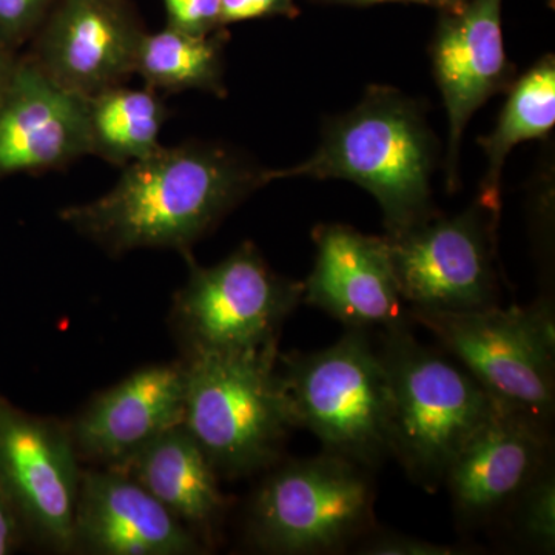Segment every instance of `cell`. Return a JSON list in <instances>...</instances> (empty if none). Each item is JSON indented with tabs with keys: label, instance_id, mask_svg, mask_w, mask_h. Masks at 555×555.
<instances>
[{
	"label": "cell",
	"instance_id": "6da1fadb",
	"mask_svg": "<svg viewBox=\"0 0 555 555\" xmlns=\"http://www.w3.org/2000/svg\"><path fill=\"white\" fill-rule=\"evenodd\" d=\"M122 169L101 198L60 211L65 224L112 255L137 248L188 254L241 201L269 184L268 169L214 142L160 145Z\"/></svg>",
	"mask_w": 555,
	"mask_h": 555
},
{
	"label": "cell",
	"instance_id": "7a4b0ae2",
	"mask_svg": "<svg viewBox=\"0 0 555 555\" xmlns=\"http://www.w3.org/2000/svg\"><path fill=\"white\" fill-rule=\"evenodd\" d=\"M438 142L420 102L387 86H371L356 107L324 124L315 153L276 179H346L382 207L386 235L436 214L433 175Z\"/></svg>",
	"mask_w": 555,
	"mask_h": 555
},
{
	"label": "cell",
	"instance_id": "3957f363",
	"mask_svg": "<svg viewBox=\"0 0 555 555\" xmlns=\"http://www.w3.org/2000/svg\"><path fill=\"white\" fill-rule=\"evenodd\" d=\"M411 326L379 335L390 389V456L433 491L499 404L462 364L422 345Z\"/></svg>",
	"mask_w": 555,
	"mask_h": 555
},
{
	"label": "cell",
	"instance_id": "277c9868",
	"mask_svg": "<svg viewBox=\"0 0 555 555\" xmlns=\"http://www.w3.org/2000/svg\"><path fill=\"white\" fill-rule=\"evenodd\" d=\"M280 349L184 356L182 425L218 474L270 469L295 429L278 372Z\"/></svg>",
	"mask_w": 555,
	"mask_h": 555
},
{
	"label": "cell",
	"instance_id": "5b68a950",
	"mask_svg": "<svg viewBox=\"0 0 555 555\" xmlns=\"http://www.w3.org/2000/svg\"><path fill=\"white\" fill-rule=\"evenodd\" d=\"M295 427L324 452L377 469L390 456V389L378 346L363 328H347L327 349L278 357Z\"/></svg>",
	"mask_w": 555,
	"mask_h": 555
},
{
	"label": "cell",
	"instance_id": "8992f818",
	"mask_svg": "<svg viewBox=\"0 0 555 555\" xmlns=\"http://www.w3.org/2000/svg\"><path fill=\"white\" fill-rule=\"evenodd\" d=\"M272 467L248 509V537L258 550L343 553L377 528L375 486L367 467L324 451Z\"/></svg>",
	"mask_w": 555,
	"mask_h": 555
},
{
	"label": "cell",
	"instance_id": "52a82bcc",
	"mask_svg": "<svg viewBox=\"0 0 555 555\" xmlns=\"http://www.w3.org/2000/svg\"><path fill=\"white\" fill-rule=\"evenodd\" d=\"M499 406L551 426L555 408V317L550 299L529 308L409 309Z\"/></svg>",
	"mask_w": 555,
	"mask_h": 555
},
{
	"label": "cell",
	"instance_id": "ba28073f",
	"mask_svg": "<svg viewBox=\"0 0 555 555\" xmlns=\"http://www.w3.org/2000/svg\"><path fill=\"white\" fill-rule=\"evenodd\" d=\"M184 258L188 281L171 308L184 356L278 346L284 321L302 301V283L278 275L248 241L210 268L199 266L190 251Z\"/></svg>",
	"mask_w": 555,
	"mask_h": 555
},
{
	"label": "cell",
	"instance_id": "9c48e42d",
	"mask_svg": "<svg viewBox=\"0 0 555 555\" xmlns=\"http://www.w3.org/2000/svg\"><path fill=\"white\" fill-rule=\"evenodd\" d=\"M499 211L480 201L460 214L430 215L385 235L409 309L478 310L496 306Z\"/></svg>",
	"mask_w": 555,
	"mask_h": 555
},
{
	"label": "cell",
	"instance_id": "30bf717a",
	"mask_svg": "<svg viewBox=\"0 0 555 555\" xmlns=\"http://www.w3.org/2000/svg\"><path fill=\"white\" fill-rule=\"evenodd\" d=\"M79 455L69 426L14 408L0 396V491L51 550L73 551Z\"/></svg>",
	"mask_w": 555,
	"mask_h": 555
},
{
	"label": "cell",
	"instance_id": "8fae6325",
	"mask_svg": "<svg viewBox=\"0 0 555 555\" xmlns=\"http://www.w3.org/2000/svg\"><path fill=\"white\" fill-rule=\"evenodd\" d=\"M503 0H467L441 13L430 42L434 78L448 115L447 189H459L460 149L467 122L481 105L516 80L502 28Z\"/></svg>",
	"mask_w": 555,
	"mask_h": 555
},
{
	"label": "cell",
	"instance_id": "7c38bea8",
	"mask_svg": "<svg viewBox=\"0 0 555 555\" xmlns=\"http://www.w3.org/2000/svg\"><path fill=\"white\" fill-rule=\"evenodd\" d=\"M550 426L499 406L449 466L443 485L460 528L500 521L532 478L551 463Z\"/></svg>",
	"mask_w": 555,
	"mask_h": 555
},
{
	"label": "cell",
	"instance_id": "4fadbf2b",
	"mask_svg": "<svg viewBox=\"0 0 555 555\" xmlns=\"http://www.w3.org/2000/svg\"><path fill=\"white\" fill-rule=\"evenodd\" d=\"M144 33L127 0H56L31 60L65 89L89 98L134 75Z\"/></svg>",
	"mask_w": 555,
	"mask_h": 555
},
{
	"label": "cell",
	"instance_id": "5bb4252c",
	"mask_svg": "<svg viewBox=\"0 0 555 555\" xmlns=\"http://www.w3.org/2000/svg\"><path fill=\"white\" fill-rule=\"evenodd\" d=\"M315 264L302 283V301L337 318L347 328H389L412 323L398 288L385 236L346 224L312 230Z\"/></svg>",
	"mask_w": 555,
	"mask_h": 555
},
{
	"label": "cell",
	"instance_id": "9a60e30c",
	"mask_svg": "<svg viewBox=\"0 0 555 555\" xmlns=\"http://www.w3.org/2000/svg\"><path fill=\"white\" fill-rule=\"evenodd\" d=\"M90 155L86 98L35 61L16 62L0 89V177L64 169Z\"/></svg>",
	"mask_w": 555,
	"mask_h": 555
},
{
	"label": "cell",
	"instance_id": "2e32d148",
	"mask_svg": "<svg viewBox=\"0 0 555 555\" xmlns=\"http://www.w3.org/2000/svg\"><path fill=\"white\" fill-rule=\"evenodd\" d=\"M73 551L98 555H192L198 535L126 474L80 473Z\"/></svg>",
	"mask_w": 555,
	"mask_h": 555
},
{
	"label": "cell",
	"instance_id": "e0dca14e",
	"mask_svg": "<svg viewBox=\"0 0 555 555\" xmlns=\"http://www.w3.org/2000/svg\"><path fill=\"white\" fill-rule=\"evenodd\" d=\"M185 369L156 364L100 393L69 426L79 459L116 469L184 422Z\"/></svg>",
	"mask_w": 555,
	"mask_h": 555
},
{
	"label": "cell",
	"instance_id": "ac0fdd59",
	"mask_svg": "<svg viewBox=\"0 0 555 555\" xmlns=\"http://www.w3.org/2000/svg\"><path fill=\"white\" fill-rule=\"evenodd\" d=\"M196 535H210L225 513L218 473L198 441L178 425L116 467Z\"/></svg>",
	"mask_w": 555,
	"mask_h": 555
},
{
	"label": "cell",
	"instance_id": "d6986e66",
	"mask_svg": "<svg viewBox=\"0 0 555 555\" xmlns=\"http://www.w3.org/2000/svg\"><path fill=\"white\" fill-rule=\"evenodd\" d=\"M555 124V57L546 54L507 90L495 129L478 139L486 171L478 201L502 214V175L507 155L520 142L543 138Z\"/></svg>",
	"mask_w": 555,
	"mask_h": 555
},
{
	"label": "cell",
	"instance_id": "ffe728a7",
	"mask_svg": "<svg viewBox=\"0 0 555 555\" xmlns=\"http://www.w3.org/2000/svg\"><path fill=\"white\" fill-rule=\"evenodd\" d=\"M86 115L90 155L126 167L160 147L169 108L158 91L122 83L86 98Z\"/></svg>",
	"mask_w": 555,
	"mask_h": 555
},
{
	"label": "cell",
	"instance_id": "44dd1931",
	"mask_svg": "<svg viewBox=\"0 0 555 555\" xmlns=\"http://www.w3.org/2000/svg\"><path fill=\"white\" fill-rule=\"evenodd\" d=\"M225 28L210 35H192L167 27L144 33L139 43L134 73L145 87L158 93L207 91L218 98L228 96L224 82Z\"/></svg>",
	"mask_w": 555,
	"mask_h": 555
},
{
	"label": "cell",
	"instance_id": "7402d4cb",
	"mask_svg": "<svg viewBox=\"0 0 555 555\" xmlns=\"http://www.w3.org/2000/svg\"><path fill=\"white\" fill-rule=\"evenodd\" d=\"M500 520H509L514 539L540 554L555 550V474L547 463Z\"/></svg>",
	"mask_w": 555,
	"mask_h": 555
},
{
	"label": "cell",
	"instance_id": "603a6c76",
	"mask_svg": "<svg viewBox=\"0 0 555 555\" xmlns=\"http://www.w3.org/2000/svg\"><path fill=\"white\" fill-rule=\"evenodd\" d=\"M353 550L364 555H455L466 554V547L443 545L429 540L398 534V532L374 531L360 540Z\"/></svg>",
	"mask_w": 555,
	"mask_h": 555
},
{
	"label": "cell",
	"instance_id": "cb8c5ba5",
	"mask_svg": "<svg viewBox=\"0 0 555 555\" xmlns=\"http://www.w3.org/2000/svg\"><path fill=\"white\" fill-rule=\"evenodd\" d=\"M56 0H0V39L16 46L38 30Z\"/></svg>",
	"mask_w": 555,
	"mask_h": 555
},
{
	"label": "cell",
	"instance_id": "d4e9b609",
	"mask_svg": "<svg viewBox=\"0 0 555 555\" xmlns=\"http://www.w3.org/2000/svg\"><path fill=\"white\" fill-rule=\"evenodd\" d=\"M166 7L167 27L210 35L225 28L221 25V0H163Z\"/></svg>",
	"mask_w": 555,
	"mask_h": 555
},
{
	"label": "cell",
	"instance_id": "484cf974",
	"mask_svg": "<svg viewBox=\"0 0 555 555\" xmlns=\"http://www.w3.org/2000/svg\"><path fill=\"white\" fill-rule=\"evenodd\" d=\"M295 0H221V25L268 20V17H297Z\"/></svg>",
	"mask_w": 555,
	"mask_h": 555
},
{
	"label": "cell",
	"instance_id": "4316f807",
	"mask_svg": "<svg viewBox=\"0 0 555 555\" xmlns=\"http://www.w3.org/2000/svg\"><path fill=\"white\" fill-rule=\"evenodd\" d=\"M14 516L5 496L0 491V555L10 553L14 543Z\"/></svg>",
	"mask_w": 555,
	"mask_h": 555
},
{
	"label": "cell",
	"instance_id": "83f0119b",
	"mask_svg": "<svg viewBox=\"0 0 555 555\" xmlns=\"http://www.w3.org/2000/svg\"><path fill=\"white\" fill-rule=\"evenodd\" d=\"M9 43L0 39V89H2L7 79L10 78L11 72H13L14 65H16V61L11 57Z\"/></svg>",
	"mask_w": 555,
	"mask_h": 555
},
{
	"label": "cell",
	"instance_id": "f1b7e54d",
	"mask_svg": "<svg viewBox=\"0 0 555 555\" xmlns=\"http://www.w3.org/2000/svg\"><path fill=\"white\" fill-rule=\"evenodd\" d=\"M467 0H422V5L434 7L441 13H456L465 7Z\"/></svg>",
	"mask_w": 555,
	"mask_h": 555
},
{
	"label": "cell",
	"instance_id": "f546056e",
	"mask_svg": "<svg viewBox=\"0 0 555 555\" xmlns=\"http://www.w3.org/2000/svg\"><path fill=\"white\" fill-rule=\"evenodd\" d=\"M321 2L347 3V5H377V3L403 2L422 5V0H321Z\"/></svg>",
	"mask_w": 555,
	"mask_h": 555
},
{
	"label": "cell",
	"instance_id": "4dcf8cb0",
	"mask_svg": "<svg viewBox=\"0 0 555 555\" xmlns=\"http://www.w3.org/2000/svg\"><path fill=\"white\" fill-rule=\"evenodd\" d=\"M553 3H554V0H551V5H553Z\"/></svg>",
	"mask_w": 555,
	"mask_h": 555
}]
</instances>
